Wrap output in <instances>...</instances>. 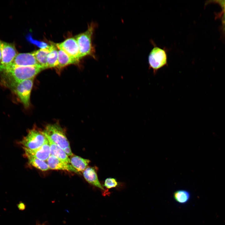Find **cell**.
<instances>
[{
  "instance_id": "6da1fadb",
  "label": "cell",
  "mask_w": 225,
  "mask_h": 225,
  "mask_svg": "<svg viewBox=\"0 0 225 225\" xmlns=\"http://www.w3.org/2000/svg\"><path fill=\"white\" fill-rule=\"evenodd\" d=\"M43 70L42 67L38 66L11 67L1 72V81L5 86L10 88L17 83L34 78Z\"/></svg>"
},
{
  "instance_id": "7a4b0ae2",
  "label": "cell",
  "mask_w": 225,
  "mask_h": 225,
  "mask_svg": "<svg viewBox=\"0 0 225 225\" xmlns=\"http://www.w3.org/2000/svg\"><path fill=\"white\" fill-rule=\"evenodd\" d=\"M95 28V24L92 23L88 25V28L85 32L78 34L75 38L78 46L81 59L87 56L95 57V49L92 43Z\"/></svg>"
},
{
  "instance_id": "3957f363",
  "label": "cell",
  "mask_w": 225,
  "mask_h": 225,
  "mask_svg": "<svg viewBox=\"0 0 225 225\" xmlns=\"http://www.w3.org/2000/svg\"><path fill=\"white\" fill-rule=\"evenodd\" d=\"M153 48L150 52L148 57L149 68L152 69L155 74L158 70L165 66H168L167 50L157 46L152 41Z\"/></svg>"
},
{
  "instance_id": "277c9868",
  "label": "cell",
  "mask_w": 225,
  "mask_h": 225,
  "mask_svg": "<svg viewBox=\"0 0 225 225\" xmlns=\"http://www.w3.org/2000/svg\"><path fill=\"white\" fill-rule=\"evenodd\" d=\"M42 132L46 137L63 150L70 146L65 132L57 123L47 125Z\"/></svg>"
},
{
  "instance_id": "5b68a950",
  "label": "cell",
  "mask_w": 225,
  "mask_h": 225,
  "mask_svg": "<svg viewBox=\"0 0 225 225\" xmlns=\"http://www.w3.org/2000/svg\"><path fill=\"white\" fill-rule=\"evenodd\" d=\"M34 78L26 80L17 83L10 88L17 95L24 107L28 108L30 105L31 93Z\"/></svg>"
},
{
  "instance_id": "8992f818",
  "label": "cell",
  "mask_w": 225,
  "mask_h": 225,
  "mask_svg": "<svg viewBox=\"0 0 225 225\" xmlns=\"http://www.w3.org/2000/svg\"><path fill=\"white\" fill-rule=\"evenodd\" d=\"M0 49L1 53L0 71L2 72L10 67L18 53L14 43L0 39Z\"/></svg>"
},
{
  "instance_id": "52a82bcc",
  "label": "cell",
  "mask_w": 225,
  "mask_h": 225,
  "mask_svg": "<svg viewBox=\"0 0 225 225\" xmlns=\"http://www.w3.org/2000/svg\"><path fill=\"white\" fill-rule=\"evenodd\" d=\"M47 138L42 131L32 129L29 131L27 135L20 142L22 148L33 150L41 147Z\"/></svg>"
},
{
  "instance_id": "ba28073f",
  "label": "cell",
  "mask_w": 225,
  "mask_h": 225,
  "mask_svg": "<svg viewBox=\"0 0 225 225\" xmlns=\"http://www.w3.org/2000/svg\"><path fill=\"white\" fill-rule=\"evenodd\" d=\"M56 46L58 49L63 51L71 58L79 62L81 59L80 52L75 38H68L61 43H57Z\"/></svg>"
},
{
  "instance_id": "9c48e42d",
  "label": "cell",
  "mask_w": 225,
  "mask_h": 225,
  "mask_svg": "<svg viewBox=\"0 0 225 225\" xmlns=\"http://www.w3.org/2000/svg\"><path fill=\"white\" fill-rule=\"evenodd\" d=\"M30 66L41 67L36 60L33 52L18 53L10 67Z\"/></svg>"
},
{
  "instance_id": "30bf717a",
  "label": "cell",
  "mask_w": 225,
  "mask_h": 225,
  "mask_svg": "<svg viewBox=\"0 0 225 225\" xmlns=\"http://www.w3.org/2000/svg\"><path fill=\"white\" fill-rule=\"evenodd\" d=\"M25 156H29L45 161H47L51 155L50 147L48 140L40 147L31 150L22 148Z\"/></svg>"
},
{
  "instance_id": "8fae6325",
  "label": "cell",
  "mask_w": 225,
  "mask_h": 225,
  "mask_svg": "<svg viewBox=\"0 0 225 225\" xmlns=\"http://www.w3.org/2000/svg\"><path fill=\"white\" fill-rule=\"evenodd\" d=\"M47 163L50 169L65 170L80 174L71 164L64 162L52 155H50L47 160Z\"/></svg>"
},
{
  "instance_id": "7c38bea8",
  "label": "cell",
  "mask_w": 225,
  "mask_h": 225,
  "mask_svg": "<svg viewBox=\"0 0 225 225\" xmlns=\"http://www.w3.org/2000/svg\"><path fill=\"white\" fill-rule=\"evenodd\" d=\"M82 173L84 178L88 183L102 190H105L99 181L97 172L93 168L87 167Z\"/></svg>"
},
{
  "instance_id": "4fadbf2b",
  "label": "cell",
  "mask_w": 225,
  "mask_h": 225,
  "mask_svg": "<svg viewBox=\"0 0 225 225\" xmlns=\"http://www.w3.org/2000/svg\"><path fill=\"white\" fill-rule=\"evenodd\" d=\"M46 137L48 140L50 145L51 155L57 157L64 162L70 163V159L64 150L53 143L49 138Z\"/></svg>"
},
{
  "instance_id": "5bb4252c",
  "label": "cell",
  "mask_w": 225,
  "mask_h": 225,
  "mask_svg": "<svg viewBox=\"0 0 225 225\" xmlns=\"http://www.w3.org/2000/svg\"><path fill=\"white\" fill-rule=\"evenodd\" d=\"M58 65L56 67L58 70L71 64H76L79 62L72 58L63 51L58 49Z\"/></svg>"
},
{
  "instance_id": "9a60e30c",
  "label": "cell",
  "mask_w": 225,
  "mask_h": 225,
  "mask_svg": "<svg viewBox=\"0 0 225 225\" xmlns=\"http://www.w3.org/2000/svg\"><path fill=\"white\" fill-rule=\"evenodd\" d=\"M50 45L48 48L40 49L33 52L39 65L44 69L47 68V58L50 50Z\"/></svg>"
},
{
  "instance_id": "2e32d148",
  "label": "cell",
  "mask_w": 225,
  "mask_h": 225,
  "mask_svg": "<svg viewBox=\"0 0 225 225\" xmlns=\"http://www.w3.org/2000/svg\"><path fill=\"white\" fill-rule=\"evenodd\" d=\"M70 161L71 165L79 173L83 172L90 162L88 159L74 155L71 157Z\"/></svg>"
},
{
  "instance_id": "e0dca14e",
  "label": "cell",
  "mask_w": 225,
  "mask_h": 225,
  "mask_svg": "<svg viewBox=\"0 0 225 225\" xmlns=\"http://www.w3.org/2000/svg\"><path fill=\"white\" fill-rule=\"evenodd\" d=\"M56 46L50 45V50L47 58V68H56L58 65V50Z\"/></svg>"
},
{
  "instance_id": "ac0fdd59",
  "label": "cell",
  "mask_w": 225,
  "mask_h": 225,
  "mask_svg": "<svg viewBox=\"0 0 225 225\" xmlns=\"http://www.w3.org/2000/svg\"><path fill=\"white\" fill-rule=\"evenodd\" d=\"M173 197L177 202L181 204H184L189 201L190 198V194L187 190H179L174 193Z\"/></svg>"
},
{
  "instance_id": "d6986e66",
  "label": "cell",
  "mask_w": 225,
  "mask_h": 225,
  "mask_svg": "<svg viewBox=\"0 0 225 225\" xmlns=\"http://www.w3.org/2000/svg\"><path fill=\"white\" fill-rule=\"evenodd\" d=\"M29 163L34 167L42 171H46L49 169L47 163L41 160L29 156H26Z\"/></svg>"
},
{
  "instance_id": "ffe728a7",
  "label": "cell",
  "mask_w": 225,
  "mask_h": 225,
  "mask_svg": "<svg viewBox=\"0 0 225 225\" xmlns=\"http://www.w3.org/2000/svg\"><path fill=\"white\" fill-rule=\"evenodd\" d=\"M118 184V182L115 178H109L105 180L103 186L108 189H111L116 187Z\"/></svg>"
},
{
  "instance_id": "44dd1931",
  "label": "cell",
  "mask_w": 225,
  "mask_h": 225,
  "mask_svg": "<svg viewBox=\"0 0 225 225\" xmlns=\"http://www.w3.org/2000/svg\"><path fill=\"white\" fill-rule=\"evenodd\" d=\"M64 151L68 156L71 157L73 155L70 146L67 147L65 149Z\"/></svg>"
},
{
  "instance_id": "7402d4cb",
  "label": "cell",
  "mask_w": 225,
  "mask_h": 225,
  "mask_svg": "<svg viewBox=\"0 0 225 225\" xmlns=\"http://www.w3.org/2000/svg\"><path fill=\"white\" fill-rule=\"evenodd\" d=\"M18 208L20 210H23L25 208L24 204L22 202H20L18 204Z\"/></svg>"
},
{
  "instance_id": "603a6c76",
  "label": "cell",
  "mask_w": 225,
  "mask_h": 225,
  "mask_svg": "<svg viewBox=\"0 0 225 225\" xmlns=\"http://www.w3.org/2000/svg\"><path fill=\"white\" fill-rule=\"evenodd\" d=\"M1 52L0 49V64L1 62Z\"/></svg>"
},
{
  "instance_id": "cb8c5ba5",
  "label": "cell",
  "mask_w": 225,
  "mask_h": 225,
  "mask_svg": "<svg viewBox=\"0 0 225 225\" xmlns=\"http://www.w3.org/2000/svg\"><path fill=\"white\" fill-rule=\"evenodd\" d=\"M223 8L224 9V22L225 23V7H224Z\"/></svg>"
},
{
  "instance_id": "d4e9b609",
  "label": "cell",
  "mask_w": 225,
  "mask_h": 225,
  "mask_svg": "<svg viewBox=\"0 0 225 225\" xmlns=\"http://www.w3.org/2000/svg\"></svg>"
}]
</instances>
